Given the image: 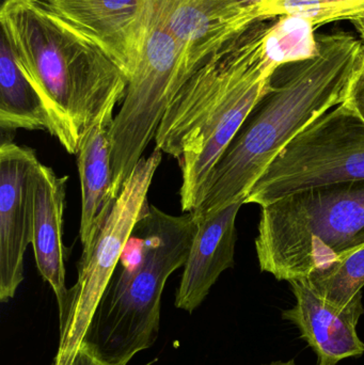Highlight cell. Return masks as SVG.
<instances>
[{
	"label": "cell",
	"mask_w": 364,
	"mask_h": 365,
	"mask_svg": "<svg viewBox=\"0 0 364 365\" xmlns=\"http://www.w3.org/2000/svg\"><path fill=\"white\" fill-rule=\"evenodd\" d=\"M274 19H259L216 51L162 115L154 140L179 160L183 212L200 205L214 167L273 85L279 68L267 57L264 38Z\"/></svg>",
	"instance_id": "obj_1"
},
{
	"label": "cell",
	"mask_w": 364,
	"mask_h": 365,
	"mask_svg": "<svg viewBox=\"0 0 364 365\" xmlns=\"http://www.w3.org/2000/svg\"><path fill=\"white\" fill-rule=\"evenodd\" d=\"M314 57L290 64L231 141L205 184L200 205L205 216L243 201L264 169L299 134L342 104L353 75L364 59L363 38L336 30L318 36Z\"/></svg>",
	"instance_id": "obj_2"
},
{
	"label": "cell",
	"mask_w": 364,
	"mask_h": 365,
	"mask_svg": "<svg viewBox=\"0 0 364 365\" xmlns=\"http://www.w3.org/2000/svg\"><path fill=\"white\" fill-rule=\"evenodd\" d=\"M1 32L51 115L55 134L76 155L79 138L105 105L126 93L115 60L43 0H4Z\"/></svg>",
	"instance_id": "obj_3"
},
{
	"label": "cell",
	"mask_w": 364,
	"mask_h": 365,
	"mask_svg": "<svg viewBox=\"0 0 364 365\" xmlns=\"http://www.w3.org/2000/svg\"><path fill=\"white\" fill-rule=\"evenodd\" d=\"M196 231L192 212L173 216L150 205L135 227L85 336L103 359L128 365L156 342L165 285L185 265Z\"/></svg>",
	"instance_id": "obj_4"
},
{
	"label": "cell",
	"mask_w": 364,
	"mask_h": 365,
	"mask_svg": "<svg viewBox=\"0 0 364 365\" xmlns=\"http://www.w3.org/2000/svg\"><path fill=\"white\" fill-rule=\"evenodd\" d=\"M261 208L256 257L277 280L307 278L364 247V180L313 187Z\"/></svg>",
	"instance_id": "obj_5"
},
{
	"label": "cell",
	"mask_w": 364,
	"mask_h": 365,
	"mask_svg": "<svg viewBox=\"0 0 364 365\" xmlns=\"http://www.w3.org/2000/svg\"><path fill=\"white\" fill-rule=\"evenodd\" d=\"M189 77L181 48L162 23L152 0L142 47L111 130L115 197L155 138L169 105Z\"/></svg>",
	"instance_id": "obj_6"
},
{
	"label": "cell",
	"mask_w": 364,
	"mask_h": 365,
	"mask_svg": "<svg viewBox=\"0 0 364 365\" xmlns=\"http://www.w3.org/2000/svg\"><path fill=\"white\" fill-rule=\"evenodd\" d=\"M162 160L155 148L142 158L124 182L115 205L87 257H80L78 277L59 310L60 339L53 365H70L85 341L98 304L117 269L138 221L147 212L150 187Z\"/></svg>",
	"instance_id": "obj_7"
},
{
	"label": "cell",
	"mask_w": 364,
	"mask_h": 365,
	"mask_svg": "<svg viewBox=\"0 0 364 365\" xmlns=\"http://www.w3.org/2000/svg\"><path fill=\"white\" fill-rule=\"evenodd\" d=\"M364 180V124L338 105L299 133L252 185L245 204L262 206L333 182Z\"/></svg>",
	"instance_id": "obj_8"
},
{
	"label": "cell",
	"mask_w": 364,
	"mask_h": 365,
	"mask_svg": "<svg viewBox=\"0 0 364 365\" xmlns=\"http://www.w3.org/2000/svg\"><path fill=\"white\" fill-rule=\"evenodd\" d=\"M36 151L11 140L0 147V300L12 299L25 279V253L32 242Z\"/></svg>",
	"instance_id": "obj_9"
},
{
	"label": "cell",
	"mask_w": 364,
	"mask_h": 365,
	"mask_svg": "<svg viewBox=\"0 0 364 365\" xmlns=\"http://www.w3.org/2000/svg\"><path fill=\"white\" fill-rule=\"evenodd\" d=\"M192 76L216 51L261 19L237 0H153Z\"/></svg>",
	"instance_id": "obj_10"
},
{
	"label": "cell",
	"mask_w": 364,
	"mask_h": 365,
	"mask_svg": "<svg viewBox=\"0 0 364 365\" xmlns=\"http://www.w3.org/2000/svg\"><path fill=\"white\" fill-rule=\"evenodd\" d=\"M64 21L93 41L130 79L142 47L152 0H45Z\"/></svg>",
	"instance_id": "obj_11"
},
{
	"label": "cell",
	"mask_w": 364,
	"mask_h": 365,
	"mask_svg": "<svg viewBox=\"0 0 364 365\" xmlns=\"http://www.w3.org/2000/svg\"><path fill=\"white\" fill-rule=\"evenodd\" d=\"M124 96H113L98 117L83 128L79 138L76 156L81 185V257L89 255L117 201L111 168V130L115 105Z\"/></svg>",
	"instance_id": "obj_12"
},
{
	"label": "cell",
	"mask_w": 364,
	"mask_h": 365,
	"mask_svg": "<svg viewBox=\"0 0 364 365\" xmlns=\"http://www.w3.org/2000/svg\"><path fill=\"white\" fill-rule=\"evenodd\" d=\"M288 283L295 304L284 311L282 319L297 326L301 338L318 356V365H337L363 355L364 343L357 332L364 314L363 300L339 309L318 295L306 279Z\"/></svg>",
	"instance_id": "obj_13"
},
{
	"label": "cell",
	"mask_w": 364,
	"mask_h": 365,
	"mask_svg": "<svg viewBox=\"0 0 364 365\" xmlns=\"http://www.w3.org/2000/svg\"><path fill=\"white\" fill-rule=\"evenodd\" d=\"M243 201L196 217L197 231L183 266L175 307L192 313L204 302L222 272L235 263L236 217Z\"/></svg>",
	"instance_id": "obj_14"
},
{
	"label": "cell",
	"mask_w": 364,
	"mask_h": 365,
	"mask_svg": "<svg viewBox=\"0 0 364 365\" xmlns=\"http://www.w3.org/2000/svg\"><path fill=\"white\" fill-rule=\"evenodd\" d=\"M68 177H58L51 167L38 164L33 178L32 248L41 277L51 285L60 309L66 302V249L63 245V212Z\"/></svg>",
	"instance_id": "obj_15"
},
{
	"label": "cell",
	"mask_w": 364,
	"mask_h": 365,
	"mask_svg": "<svg viewBox=\"0 0 364 365\" xmlns=\"http://www.w3.org/2000/svg\"><path fill=\"white\" fill-rule=\"evenodd\" d=\"M0 128L44 130L55 134L53 121L40 94L19 68L6 36L0 40Z\"/></svg>",
	"instance_id": "obj_16"
},
{
	"label": "cell",
	"mask_w": 364,
	"mask_h": 365,
	"mask_svg": "<svg viewBox=\"0 0 364 365\" xmlns=\"http://www.w3.org/2000/svg\"><path fill=\"white\" fill-rule=\"evenodd\" d=\"M303 279L318 295L337 308L345 309L363 300L364 247Z\"/></svg>",
	"instance_id": "obj_17"
},
{
	"label": "cell",
	"mask_w": 364,
	"mask_h": 365,
	"mask_svg": "<svg viewBox=\"0 0 364 365\" xmlns=\"http://www.w3.org/2000/svg\"><path fill=\"white\" fill-rule=\"evenodd\" d=\"M316 27L303 17H275L264 38L267 57L279 68L314 57L318 51Z\"/></svg>",
	"instance_id": "obj_18"
},
{
	"label": "cell",
	"mask_w": 364,
	"mask_h": 365,
	"mask_svg": "<svg viewBox=\"0 0 364 365\" xmlns=\"http://www.w3.org/2000/svg\"><path fill=\"white\" fill-rule=\"evenodd\" d=\"M260 19L299 16L316 26L331 21L364 19V0H266L256 8Z\"/></svg>",
	"instance_id": "obj_19"
},
{
	"label": "cell",
	"mask_w": 364,
	"mask_h": 365,
	"mask_svg": "<svg viewBox=\"0 0 364 365\" xmlns=\"http://www.w3.org/2000/svg\"><path fill=\"white\" fill-rule=\"evenodd\" d=\"M342 105L364 124V59L350 79Z\"/></svg>",
	"instance_id": "obj_20"
},
{
	"label": "cell",
	"mask_w": 364,
	"mask_h": 365,
	"mask_svg": "<svg viewBox=\"0 0 364 365\" xmlns=\"http://www.w3.org/2000/svg\"><path fill=\"white\" fill-rule=\"evenodd\" d=\"M153 362L145 365H151ZM70 365H113L103 359L95 349L87 342L83 341L79 346L78 351L73 357L72 364Z\"/></svg>",
	"instance_id": "obj_21"
},
{
	"label": "cell",
	"mask_w": 364,
	"mask_h": 365,
	"mask_svg": "<svg viewBox=\"0 0 364 365\" xmlns=\"http://www.w3.org/2000/svg\"><path fill=\"white\" fill-rule=\"evenodd\" d=\"M239 4L246 9H251V10H256L259 6L266 0H237Z\"/></svg>",
	"instance_id": "obj_22"
},
{
	"label": "cell",
	"mask_w": 364,
	"mask_h": 365,
	"mask_svg": "<svg viewBox=\"0 0 364 365\" xmlns=\"http://www.w3.org/2000/svg\"><path fill=\"white\" fill-rule=\"evenodd\" d=\"M355 27L358 30L359 34H360L361 38H363L364 42V19H360V21H354Z\"/></svg>",
	"instance_id": "obj_23"
},
{
	"label": "cell",
	"mask_w": 364,
	"mask_h": 365,
	"mask_svg": "<svg viewBox=\"0 0 364 365\" xmlns=\"http://www.w3.org/2000/svg\"><path fill=\"white\" fill-rule=\"evenodd\" d=\"M269 365H297V364H295L294 360H291V361H288V362H276V364H269Z\"/></svg>",
	"instance_id": "obj_24"
},
{
	"label": "cell",
	"mask_w": 364,
	"mask_h": 365,
	"mask_svg": "<svg viewBox=\"0 0 364 365\" xmlns=\"http://www.w3.org/2000/svg\"><path fill=\"white\" fill-rule=\"evenodd\" d=\"M4 0H2V2H4Z\"/></svg>",
	"instance_id": "obj_25"
}]
</instances>
